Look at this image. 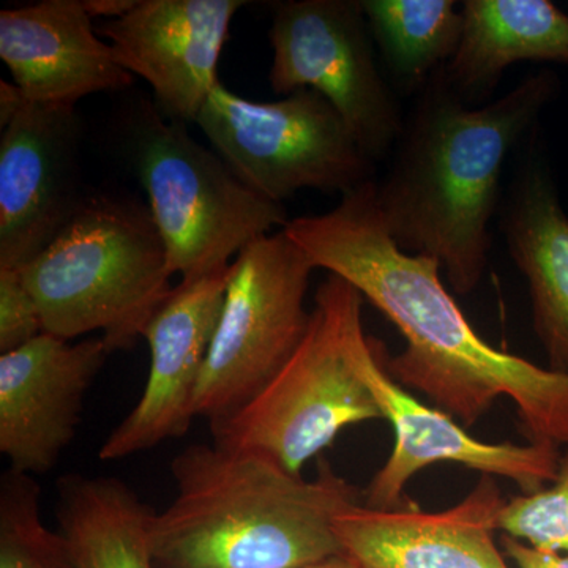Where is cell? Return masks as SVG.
Here are the masks:
<instances>
[{
  "label": "cell",
  "mask_w": 568,
  "mask_h": 568,
  "mask_svg": "<svg viewBox=\"0 0 568 568\" xmlns=\"http://www.w3.org/2000/svg\"><path fill=\"white\" fill-rule=\"evenodd\" d=\"M396 84L418 91L457 54L463 14L454 0H361Z\"/></svg>",
  "instance_id": "ffe728a7"
},
{
  "label": "cell",
  "mask_w": 568,
  "mask_h": 568,
  "mask_svg": "<svg viewBox=\"0 0 568 568\" xmlns=\"http://www.w3.org/2000/svg\"><path fill=\"white\" fill-rule=\"evenodd\" d=\"M77 110L28 102L0 134V268L20 271L61 233L78 192Z\"/></svg>",
  "instance_id": "8fae6325"
},
{
  "label": "cell",
  "mask_w": 568,
  "mask_h": 568,
  "mask_svg": "<svg viewBox=\"0 0 568 568\" xmlns=\"http://www.w3.org/2000/svg\"><path fill=\"white\" fill-rule=\"evenodd\" d=\"M43 334L71 339L100 332L110 353L144 338L174 287L149 207L129 197H82L61 233L20 268Z\"/></svg>",
  "instance_id": "277c9868"
},
{
  "label": "cell",
  "mask_w": 568,
  "mask_h": 568,
  "mask_svg": "<svg viewBox=\"0 0 568 568\" xmlns=\"http://www.w3.org/2000/svg\"><path fill=\"white\" fill-rule=\"evenodd\" d=\"M354 362L395 435L390 457L364 489L365 507H402L407 500V484L426 467L444 463L465 466L481 476L507 478L521 495L540 491L555 481L562 450L532 443H484L470 436L454 417L425 405L396 383L387 369L386 347L366 335L364 327L355 335Z\"/></svg>",
  "instance_id": "30bf717a"
},
{
  "label": "cell",
  "mask_w": 568,
  "mask_h": 568,
  "mask_svg": "<svg viewBox=\"0 0 568 568\" xmlns=\"http://www.w3.org/2000/svg\"><path fill=\"white\" fill-rule=\"evenodd\" d=\"M301 568H358L355 560L346 555L345 551L339 555L331 556V558L317 560V562L308 564V566Z\"/></svg>",
  "instance_id": "4316f807"
},
{
  "label": "cell",
  "mask_w": 568,
  "mask_h": 568,
  "mask_svg": "<svg viewBox=\"0 0 568 568\" xmlns=\"http://www.w3.org/2000/svg\"><path fill=\"white\" fill-rule=\"evenodd\" d=\"M130 149L168 267L182 282L230 267L245 246L290 222L283 204L250 189L185 123L166 121L151 102L134 115Z\"/></svg>",
  "instance_id": "8992f818"
},
{
  "label": "cell",
  "mask_w": 568,
  "mask_h": 568,
  "mask_svg": "<svg viewBox=\"0 0 568 568\" xmlns=\"http://www.w3.org/2000/svg\"><path fill=\"white\" fill-rule=\"evenodd\" d=\"M316 271L283 230L263 235L233 261L222 313L194 395L209 425L260 394L304 338L305 295Z\"/></svg>",
  "instance_id": "52a82bcc"
},
{
  "label": "cell",
  "mask_w": 568,
  "mask_h": 568,
  "mask_svg": "<svg viewBox=\"0 0 568 568\" xmlns=\"http://www.w3.org/2000/svg\"><path fill=\"white\" fill-rule=\"evenodd\" d=\"M41 334L39 306L21 272L0 268V354L20 349Z\"/></svg>",
  "instance_id": "603a6c76"
},
{
  "label": "cell",
  "mask_w": 568,
  "mask_h": 568,
  "mask_svg": "<svg viewBox=\"0 0 568 568\" xmlns=\"http://www.w3.org/2000/svg\"><path fill=\"white\" fill-rule=\"evenodd\" d=\"M268 37L272 91L290 95L310 89L323 95L373 163L394 151L405 119L377 67L361 0L278 3Z\"/></svg>",
  "instance_id": "9c48e42d"
},
{
  "label": "cell",
  "mask_w": 568,
  "mask_h": 568,
  "mask_svg": "<svg viewBox=\"0 0 568 568\" xmlns=\"http://www.w3.org/2000/svg\"><path fill=\"white\" fill-rule=\"evenodd\" d=\"M457 54L444 67L466 103L489 95L517 62L568 67V14L549 0H466Z\"/></svg>",
  "instance_id": "ac0fdd59"
},
{
  "label": "cell",
  "mask_w": 568,
  "mask_h": 568,
  "mask_svg": "<svg viewBox=\"0 0 568 568\" xmlns=\"http://www.w3.org/2000/svg\"><path fill=\"white\" fill-rule=\"evenodd\" d=\"M0 568H77L61 532L40 515V485L9 469L0 480Z\"/></svg>",
  "instance_id": "44dd1931"
},
{
  "label": "cell",
  "mask_w": 568,
  "mask_h": 568,
  "mask_svg": "<svg viewBox=\"0 0 568 568\" xmlns=\"http://www.w3.org/2000/svg\"><path fill=\"white\" fill-rule=\"evenodd\" d=\"M26 103L28 100L14 82L0 81V126L3 129Z\"/></svg>",
  "instance_id": "484cf974"
},
{
  "label": "cell",
  "mask_w": 568,
  "mask_h": 568,
  "mask_svg": "<svg viewBox=\"0 0 568 568\" xmlns=\"http://www.w3.org/2000/svg\"><path fill=\"white\" fill-rule=\"evenodd\" d=\"M244 0H140L126 17L104 21L115 59L151 84L160 112L196 123L216 85L219 62Z\"/></svg>",
  "instance_id": "4fadbf2b"
},
{
  "label": "cell",
  "mask_w": 568,
  "mask_h": 568,
  "mask_svg": "<svg viewBox=\"0 0 568 568\" xmlns=\"http://www.w3.org/2000/svg\"><path fill=\"white\" fill-rule=\"evenodd\" d=\"M82 2L92 20L102 18V20L114 21L126 17L140 0H82Z\"/></svg>",
  "instance_id": "d4e9b609"
},
{
  "label": "cell",
  "mask_w": 568,
  "mask_h": 568,
  "mask_svg": "<svg viewBox=\"0 0 568 568\" xmlns=\"http://www.w3.org/2000/svg\"><path fill=\"white\" fill-rule=\"evenodd\" d=\"M558 88L552 71H540L473 108L440 69L403 123L377 205L398 248L436 260L457 294L481 282L504 163Z\"/></svg>",
  "instance_id": "7a4b0ae2"
},
{
  "label": "cell",
  "mask_w": 568,
  "mask_h": 568,
  "mask_svg": "<svg viewBox=\"0 0 568 568\" xmlns=\"http://www.w3.org/2000/svg\"><path fill=\"white\" fill-rule=\"evenodd\" d=\"M499 544L504 555L515 568H568V556L530 548L529 545L503 534H500Z\"/></svg>",
  "instance_id": "cb8c5ba5"
},
{
  "label": "cell",
  "mask_w": 568,
  "mask_h": 568,
  "mask_svg": "<svg viewBox=\"0 0 568 568\" xmlns=\"http://www.w3.org/2000/svg\"><path fill=\"white\" fill-rule=\"evenodd\" d=\"M55 519L77 568H156L152 510L115 477L67 474L59 478Z\"/></svg>",
  "instance_id": "d6986e66"
},
{
  "label": "cell",
  "mask_w": 568,
  "mask_h": 568,
  "mask_svg": "<svg viewBox=\"0 0 568 568\" xmlns=\"http://www.w3.org/2000/svg\"><path fill=\"white\" fill-rule=\"evenodd\" d=\"M364 301L353 284L328 274L293 355L260 394L211 424L213 443L257 452L302 476L343 429L383 420L354 362Z\"/></svg>",
  "instance_id": "5b68a950"
},
{
  "label": "cell",
  "mask_w": 568,
  "mask_h": 568,
  "mask_svg": "<svg viewBox=\"0 0 568 568\" xmlns=\"http://www.w3.org/2000/svg\"><path fill=\"white\" fill-rule=\"evenodd\" d=\"M196 123L235 175L274 203L305 189L345 194L373 181V162L342 115L310 89L264 103L219 84Z\"/></svg>",
  "instance_id": "ba28073f"
},
{
  "label": "cell",
  "mask_w": 568,
  "mask_h": 568,
  "mask_svg": "<svg viewBox=\"0 0 568 568\" xmlns=\"http://www.w3.org/2000/svg\"><path fill=\"white\" fill-rule=\"evenodd\" d=\"M284 233L316 268L353 284L405 336L387 357L392 377L470 428L510 399L528 443L568 447V375L496 349L474 331L440 280V264L403 252L388 234L376 181L342 194L323 215L290 220Z\"/></svg>",
  "instance_id": "6da1fadb"
},
{
  "label": "cell",
  "mask_w": 568,
  "mask_h": 568,
  "mask_svg": "<svg viewBox=\"0 0 568 568\" xmlns=\"http://www.w3.org/2000/svg\"><path fill=\"white\" fill-rule=\"evenodd\" d=\"M500 227L511 260L528 280L534 331L548 368L568 375V215L555 183L537 164L511 186Z\"/></svg>",
  "instance_id": "e0dca14e"
},
{
  "label": "cell",
  "mask_w": 568,
  "mask_h": 568,
  "mask_svg": "<svg viewBox=\"0 0 568 568\" xmlns=\"http://www.w3.org/2000/svg\"><path fill=\"white\" fill-rule=\"evenodd\" d=\"M175 496L151 521L156 568H301L343 552L336 518L364 489L325 458L306 480L252 450L193 444L171 463Z\"/></svg>",
  "instance_id": "3957f363"
},
{
  "label": "cell",
  "mask_w": 568,
  "mask_h": 568,
  "mask_svg": "<svg viewBox=\"0 0 568 568\" xmlns=\"http://www.w3.org/2000/svg\"><path fill=\"white\" fill-rule=\"evenodd\" d=\"M506 500L496 478L481 476L446 510L424 511L409 499L395 510L358 504L335 530L358 568H511L496 540Z\"/></svg>",
  "instance_id": "9a60e30c"
},
{
  "label": "cell",
  "mask_w": 568,
  "mask_h": 568,
  "mask_svg": "<svg viewBox=\"0 0 568 568\" xmlns=\"http://www.w3.org/2000/svg\"><path fill=\"white\" fill-rule=\"evenodd\" d=\"M233 264L200 280L181 282L144 332L151 369L129 416L100 448L103 462L133 457L178 439L194 420V395L222 313Z\"/></svg>",
  "instance_id": "5bb4252c"
},
{
  "label": "cell",
  "mask_w": 568,
  "mask_h": 568,
  "mask_svg": "<svg viewBox=\"0 0 568 568\" xmlns=\"http://www.w3.org/2000/svg\"><path fill=\"white\" fill-rule=\"evenodd\" d=\"M110 354L102 336L70 343L48 334L0 354V454L10 469L32 477L54 469Z\"/></svg>",
  "instance_id": "7c38bea8"
},
{
  "label": "cell",
  "mask_w": 568,
  "mask_h": 568,
  "mask_svg": "<svg viewBox=\"0 0 568 568\" xmlns=\"http://www.w3.org/2000/svg\"><path fill=\"white\" fill-rule=\"evenodd\" d=\"M499 532L540 551L568 556V447L560 452L555 481L540 491L510 497Z\"/></svg>",
  "instance_id": "7402d4cb"
},
{
  "label": "cell",
  "mask_w": 568,
  "mask_h": 568,
  "mask_svg": "<svg viewBox=\"0 0 568 568\" xmlns=\"http://www.w3.org/2000/svg\"><path fill=\"white\" fill-rule=\"evenodd\" d=\"M0 59L28 102L77 106L133 84L100 39L82 0H43L0 11Z\"/></svg>",
  "instance_id": "2e32d148"
}]
</instances>
